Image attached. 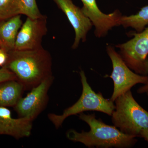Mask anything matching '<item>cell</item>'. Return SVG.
Instances as JSON below:
<instances>
[{"instance_id":"6","label":"cell","mask_w":148,"mask_h":148,"mask_svg":"<svg viewBox=\"0 0 148 148\" xmlns=\"http://www.w3.org/2000/svg\"><path fill=\"white\" fill-rule=\"evenodd\" d=\"M107 50L113 66L112 72L110 76L113 81L114 85L111 101L114 102L119 96L130 90L135 85L147 83L148 76L142 75L132 71L112 47L108 46Z\"/></svg>"},{"instance_id":"5","label":"cell","mask_w":148,"mask_h":148,"mask_svg":"<svg viewBox=\"0 0 148 148\" xmlns=\"http://www.w3.org/2000/svg\"><path fill=\"white\" fill-rule=\"evenodd\" d=\"M127 42L118 45L120 55L130 69L142 75H148V27Z\"/></svg>"},{"instance_id":"14","label":"cell","mask_w":148,"mask_h":148,"mask_svg":"<svg viewBox=\"0 0 148 148\" xmlns=\"http://www.w3.org/2000/svg\"><path fill=\"white\" fill-rule=\"evenodd\" d=\"M119 25L124 28L131 27L135 29L137 33L143 32L148 25V5L142 8L136 14L122 16L120 19Z\"/></svg>"},{"instance_id":"18","label":"cell","mask_w":148,"mask_h":148,"mask_svg":"<svg viewBox=\"0 0 148 148\" xmlns=\"http://www.w3.org/2000/svg\"><path fill=\"white\" fill-rule=\"evenodd\" d=\"M8 58V52L3 48L0 47V66L5 65Z\"/></svg>"},{"instance_id":"2","label":"cell","mask_w":148,"mask_h":148,"mask_svg":"<svg viewBox=\"0 0 148 148\" xmlns=\"http://www.w3.org/2000/svg\"><path fill=\"white\" fill-rule=\"evenodd\" d=\"M80 119L90 127V130L78 132L74 129L66 132V137L71 141L78 142L88 148H128L133 147L137 142L135 137L126 135L117 127L104 123L97 119L94 114H79Z\"/></svg>"},{"instance_id":"7","label":"cell","mask_w":148,"mask_h":148,"mask_svg":"<svg viewBox=\"0 0 148 148\" xmlns=\"http://www.w3.org/2000/svg\"><path fill=\"white\" fill-rule=\"evenodd\" d=\"M54 78L53 75L48 77L32 88L26 97L19 99L14 108L20 117L34 121L44 110L48 101V92Z\"/></svg>"},{"instance_id":"20","label":"cell","mask_w":148,"mask_h":148,"mask_svg":"<svg viewBox=\"0 0 148 148\" xmlns=\"http://www.w3.org/2000/svg\"><path fill=\"white\" fill-rule=\"evenodd\" d=\"M140 137L144 138L148 143V127L143 130L140 133Z\"/></svg>"},{"instance_id":"13","label":"cell","mask_w":148,"mask_h":148,"mask_svg":"<svg viewBox=\"0 0 148 148\" xmlns=\"http://www.w3.org/2000/svg\"><path fill=\"white\" fill-rule=\"evenodd\" d=\"M25 88L17 80L0 83V107H14L22 97Z\"/></svg>"},{"instance_id":"16","label":"cell","mask_w":148,"mask_h":148,"mask_svg":"<svg viewBox=\"0 0 148 148\" xmlns=\"http://www.w3.org/2000/svg\"><path fill=\"white\" fill-rule=\"evenodd\" d=\"M21 14L35 19L43 16L40 12L36 0H21Z\"/></svg>"},{"instance_id":"22","label":"cell","mask_w":148,"mask_h":148,"mask_svg":"<svg viewBox=\"0 0 148 148\" xmlns=\"http://www.w3.org/2000/svg\"><path fill=\"white\" fill-rule=\"evenodd\" d=\"M146 94H147V95L148 96V92H146Z\"/></svg>"},{"instance_id":"12","label":"cell","mask_w":148,"mask_h":148,"mask_svg":"<svg viewBox=\"0 0 148 148\" xmlns=\"http://www.w3.org/2000/svg\"><path fill=\"white\" fill-rule=\"evenodd\" d=\"M22 25L21 14L0 22V42L7 51L14 49L16 36Z\"/></svg>"},{"instance_id":"15","label":"cell","mask_w":148,"mask_h":148,"mask_svg":"<svg viewBox=\"0 0 148 148\" xmlns=\"http://www.w3.org/2000/svg\"><path fill=\"white\" fill-rule=\"evenodd\" d=\"M21 0H0V22L21 14Z\"/></svg>"},{"instance_id":"8","label":"cell","mask_w":148,"mask_h":148,"mask_svg":"<svg viewBox=\"0 0 148 148\" xmlns=\"http://www.w3.org/2000/svg\"><path fill=\"white\" fill-rule=\"evenodd\" d=\"M47 19L44 15L35 19L27 17L18 31L14 49L30 50L42 47V38L47 32Z\"/></svg>"},{"instance_id":"21","label":"cell","mask_w":148,"mask_h":148,"mask_svg":"<svg viewBox=\"0 0 148 148\" xmlns=\"http://www.w3.org/2000/svg\"><path fill=\"white\" fill-rule=\"evenodd\" d=\"M1 47V42H0V47Z\"/></svg>"},{"instance_id":"11","label":"cell","mask_w":148,"mask_h":148,"mask_svg":"<svg viewBox=\"0 0 148 148\" xmlns=\"http://www.w3.org/2000/svg\"><path fill=\"white\" fill-rule=\"evenodd\" d=\"M33 121L26 117L13 118L9 109L0 107V135H10L17 140L29 137L32 132Z\"/></svg>"},{"instance_id":"4","label":"cell","mask_w":148,"mask_h":148,"mask_svg":"<svg viewBox=\"0 0 148 148\" xmlns=\"http://www.w3.org/2000/svg\"><path fill=\"white\" fill-rule=\"evenodd\" d=\"M82 86V95L76 103L64 110L61 115L53 113L48 114V118L56 129L61 127L65 120L69 117L86 111H97L112 115L115 109L114 102L104 98L100 92L96 93L87 82L83 71L79 72Z\"/></svg>"},{"instance_id":"9","label":"cell","mask_w":148,"mask_h":148,"mask_svg":"<svg viewBox=\"0 0 148 148\" xmlns=\"http://www.w3.org/2000/svg\"><path fill=\"white\" fill-rule=\"evenodd\" d=\"M58 8L66 14L69 22L75 30V41L72 48L76 49L80 42L86 40L88 32L92 28L90 19L83 12L81 8L75 5L72 0H53Z\"/></svg>"},{"instance_id":"19","label":"cell","mask_w":148,"mask_h":148,"mask_svg":"<svg viewBox=\"0 0 148 148\" xmlns=\"http://www.w3.org/2000/svg\"><path fill=\"white\" fill-rule=\"evenodd\" d=\"M148 91V82L143 86H141L137 90V92L139 94H143Z\"/></svg>"},{"instance_id":"3","label":"cell","mask_w":148,"mask_h":148,"mask_svg":"<svg viewBox=\"0 0 148 148\" xmlns=\"http://www.w3.org/2000/svg\"><path fill=\"white\" fill-rule=\"evenodd\" d=\"M114 101V110L111 116L114 125L124 134L140 137L141 132L148 127V111L137 103L131 90Z\"/></svg>"},{"instance_id":"17","label":"cell","mask_w":148,"mask_h":148,"mask_svg":"<svg viewBox=\"0 0 148 148\" xmlns=\"http://www.w3.org/2000/svg\"><path fill=\"white\" fill-rule=\"evenodd\" d=\"M11 80H16L15 75L7 68L3 66L0 69V83Z\"/></svg>"},{"instance_id":"10","label":"cell","mask_w":148,"mask_h":148,"mask_svg":"<svg viewBox=\"0 0 148 148\" xmlns=\"http://www.w3.org/2000/svg\"><path fill=\"white\" fill-rule=\"evenodd\" d=\"M81 1L83 4L82 10L95 26L94 34L96 37L105 36L112 28L120 26L119 21L122 15L119 10H116L112 13L106 14L99 9L96 0Z\"/></svg>"},{"instance_id":"1","label":"cell","mask_w":148,"mask_h":148,"mask_svg":"<svg viewBox=\"0 0 148 148\" xmlns=\"http://www.w3.org/2000/svg\"><path fill=\"white\" fill-rule=\"evenodd\" d=\"M52 58L43 48L30 50H13L8 52L3 66L12 72L25 90L32 89L52 75Z\"/></svg>"}]
</instances>
